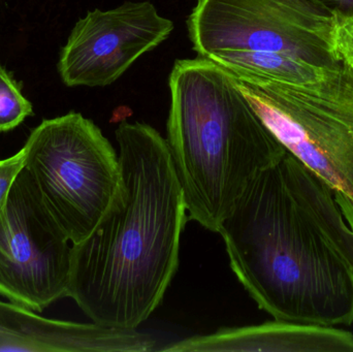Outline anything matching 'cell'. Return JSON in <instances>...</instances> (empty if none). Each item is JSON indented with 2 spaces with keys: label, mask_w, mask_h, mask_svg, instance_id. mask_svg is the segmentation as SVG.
I'll return each instance as SVG.
<instances>
[{
  "label": "cell",
  "mask_w": 353,
  "mask_h": 352,
  "mask_svg": "<svg viewBox=\"0 0 353 352\" xmlns=\"http://www.w3.org/2000/svg\"><path fill=\"white\" fill-rule=\"evenodd\" d=\"M230 268L274 320L353 324V231L333 188L292 153L249 184L218 229Z\"/></svg>",
  "instance_id": "cell-1"
},
{
  "label": "cell",
  "mask_w": 353,
  "mask_h": 352,
  "mask_svg": "<svg viewBox=\"0 0 353 352\" xmlns=\"http://www.w3.org/2000/svg\"><path fill=\"white\" fill-rule=\"evenodd\" d=\"M115 136L121 185L94 231L72 245L66 297L95 324L138 330L178 270L188 212L167 140L141 122H122Z\"/></svg>",
  "instance_id": "cell-2"
},
{
  "label": "cell",
  "mask_w": 353,
  "mask_h": 352,
  "mask_svg": "<svg viewBox=\"0 0 353 352\" xmlns=\"http://www.w3.org/2000/svg\"><path fill=\"white\" fill-rule=\"evenodd\" d=\"M169 84L165 140L188 218L217 233L249 184L286 149L213 60H176Z\"/></svg>",
  "instance_id": "cell-3"
},
{
  "label": "cell",
  "mask_w": 353,
  "mask_h": 352,
  "mask_svg": "<svg viewBox=\"0 0 353 352\" xmlns=\"http://www.w3.org/2000/svg\"><path fill=\"white\" fill-rule=\"evenodd\" d=\"M23 150L24 169L43 208L72 245L80 243L119 191L115 149L94 122L70 112L43 120Z\"/></svg>",
  "instance_id": "cell-4"
},
{
  "label": "cell",
  "mask_w": 353,
  "mask_h": 352,
  "mask_svg": "<svg viewBox=\"0 0 353 352\" xmlns=\"http://www.w3.org/2000/svg\"><path fill=\"white\" fill-rule=\"evenodd\" d=\"M234 76L282 146L353 207V65L301 84Z\"/></svg>",
  "instance_id": "cell-5"
},
{
  "label": "cell",
  "mask_w": 353,
  "mask_h": 352,
  "mask_svg": "<svg viewBox=\"0 0 353 352\" xmlns=\"http://www.w3.org/2000/svg\"><path fill=\"white\" fill-rule=\"evenodd\" d=\"M199 57L222 52H275L323 68L341 64L335 14L310 0H196L187 20Z\"/></svg>",
  "instance_id": "cell-6"
},
{
  "label": "cell",
  "mask_w": 353,
  "mask_h": 352,
  "mask_svg": "<svg viewBox=\"0 0 353 352\" xmlns=\"http://www.w3.org/2000/svg\"><path fill=\"white\" fill-rule=\"evenodd\" d=\"M72 248L23 169L0 211V297L35 312L65 298Z\"/></svg>",
  "instance_id": "cell-7"
},
{
  "label": "cell",
  "mask_w": 353,
  "mask_h": 352,
  "mask_svg": "<svg viewBox=\"0 0 353 352\" xmlns=\"http://www.w3.org/2000/svg\"><path fill=\"white\" fill-rule=\"evenodd\" d=\"M173 30L174 23L149 1L90 10L76 23L62 48L58 72L68 87L113 84Z\"/></svg>",
  "instance_id": "cell-8"
},
{
  "label": "cell",
  "mask_w": 353,
  "mask_h": 352,
  "mask_svg": "<svg viewBox=\"0 0 353 352\" xmlns=\"http://www.w3.org/2000/svg\"><path fill=\"white\" fill-rule=\"evenodd\" d=\"M157 341L138 330L49 320L0 301V351L149 352Z\"/></svg>",
  "instance_id": "cell-9"
},
{
  "label": "cell",
  "mask_w": 353,
  "mask_h": 352,
  "mask_svg": "<svg viewBox=\"0 0 353 352\" xmlns=\"http://www.w3.org/2000/svg\"><path fill=\"white\" fill-rule=\"evenodd\" d=\"M172 352H353V334L335 327L277 320L224 328L161 349Z\"/></svg>",
  "instance_id": "cell-10"
},
{
  "label": "cell",
  "mask_w": 353,
  "mask_h": 352,
  "mask_svg": "<svg viewBox=\"0 0 353 352\" xmlns=\"http://www.w3.org/2000/svg\"><path fill=\"white\" fill-rule=\"evenodd\" d=\"M207 58L234 76H252L292 84L319 80L334 70L319 68L298 58L275 52H222Z\"/></svg>",
  "instance_id": "cell-11"
},
{
  "label": "cell",
  "mask_w": 353,
  "mask_h": 352,
  "mask_svg": "<svg viewBox=\"0 0 353 352\" xmlns=\"http://www.w3.org/2000/svg\"><path fill=\"white\" fill-rule=\"evenodd\" d=\"M32 114V105L0 65V132H10Z\"/></svg>",
  "instance_id": "cell-12"
},
{
  "label": "cell",
  "mask_w": 353,
  "mask_h": 352,
  "mask_svg": "<svg viewBox=\"0 0 353 352\" xmlns=\"http://www.w3.org/2000/svg\"><path fill=\"white\" fill-rule=\"evenodd\" d=\"M25 152L23 148L12 156L0 161V211L8 202V196L19 174L24 169Z\"/></svg>",
  "instance_id": "cell-13"
},
{
  "label": "cell",
  "mask_w": 353,
  "mask_h": 352,
  "mask_svg": "<svg viewBox=\"0 0 353 352\" xmlns=\"http://www.w3.org/2000/svg\"><path fill=\"white\" fill-rule=\"evenodd\" d=\"M334 45L340 60L353 65V18L335 14Z\"/></svg>",
  "instance_id": "cell-14"
},
{
  "label": "cell",
  "mask_w": 353,
  "mask_h": 352,
  "mask_svg": "<svg viewBox=\"0 0 353 352\" xmlns=\"http://www.w3.org/2000/svg\"><path fill=\"white\" fill-rule=\"evenodd\" d=\"M310 1L331 14L353 18V0H310Z\"/></svg>",
  "instance_id": "cell-15"
},
{
  "label": "cell",
  "mask_w": 353,
  "mask_h": 352,
  "mask_svg": "<svg viewBox=\"0 0 353 352\" xmlns=\"http://www.w3.org/2000/svg\"><path fill=\"white\" fill-rule=\"evenodd\" d=\"M336 200H337L338 204L341 208L342 213H343L348 225L352 227L353 231V207L347 200H342V198H336Z\"/></svg>",
  "instance_id": "cell-16"
}]
</instances>
